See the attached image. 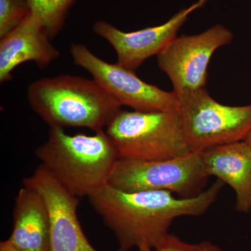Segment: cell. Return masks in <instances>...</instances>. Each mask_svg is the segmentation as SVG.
Returning <instances> with one entry per match:
<instances>
[{"mask_svg":"<svg viewBox=\"0 0 251 251\" xmlns=\"http://www.w3.org/2000/svg\"><path fill=\"white\" fill-rule=\"evenodd\" d=\"M224 184L217 179L197 196L179 198L170 191L126 192L106 184L88 199L115 234L120 250L128 251L143 244L155 249L169 234L175 219L205 214Z\"/></svg>","mask_w":251,"mask_h":251,"instance_id":"6da1fadb","label":"cell"},{"mask_svg":"<svg viewBox=\"0 0 251 251\" xmlns=\"http://www.w3.org/2000/svg\"><path fill=\"white\" fill-rule=\"evenodd\" d=\"M94 135H69L61 127H50L36 156L56 180L77 198L90 197L108 184L119 159L116 148L103 129Z\"/></svg>","mask_w":251,"mask_h":251,"instance_id":"7a4b0ae2","label":"cell"},{"mask_svg":"<svg viewBox=\"0 0 251 251\" xmlns=\"http://www.w3.org/2000/svg\"><path fill=\"white\" fill-rule=\"evenodd\" d=\"M31 109L50 127L103 129L122 105L94 79L72 75L43 77L27 88Z\"/></svg>","mask_w":251,"mask_h":251,"instance_id":"3957f363","label":"cell"},{"mask_svg":"<svg viewBox=\"0 0 251 251\" xmlns=\"http://www.w3.org/2000/svg\"><path fill=\"white\" fill-rule=\"evenodd\" d=\"M119 158L159 161L190 150L178 111L120 110L105 128Z\"/></svg>","mask_w":251,"mask_h":251,"instance_id":"277c9868","label":"cell"},{"mask_svg":"<svg viewBox=\"0 0 251 251\" xmlns=\"http://www.w3.org/2000/svg\"><path fill=\"white\" fill-rule=\"evenodd\" d=\"M178 99V112L193 152L244 141L251 132V105H223L211 97L205 87L185 92Z\"/></svg>","mask_w":251,"mask_h":251,"instance_id":"5b68a950","label":"cell"},{"mask_svg":"<svg viewBox=\"0 0 251 251\" xmlns=\"http://www.w3.org/2000/svg\"><path fill=\"white\" fill-rule=\"evenodd\" d=\"M208 177L201 153L192 151L159 161L119 158L108 184L126 192L167 191L190 198L202 192Z\"/></svg>","mask_w":251,"mask_h":251,"instance_id":"8992f818","label":"cell"},{"mask_svg":"<svg viewBox=\"0 0 251 251\" xmlns=\"http://www.w3.org/2000/svg\"><path fill=\"white\" fill-rule=\"evenodd\" d=\"M70 53L77 66L90 73L94 80L123 105L143 112H175L179 99L140 78L133 71L99 58L83 44H73Z\"/></svg>","mask_w":251,"mask_h":251,"instance_id":"52a82bcc","label":"cell"},{"mask_svg":"<svg viewBox=\"0 0 251 251\" xmlns=\"http://www.w3.org/2000/svg\"><path fill=\"white\" fill-rule=\"evenodd\" d=\"M233 34L228 28L216 25L201 34L176 37L157 55L158 65L171 80L177 97L204 88L207 69L213 54L230 44Z\"/></svg>","mask_w":251,"mask_h":251,"instance_id":"ba28073f","label":"cell"},{"mask_svg":"<svg viewBox=\"0 0 251 251\" xmlns=\"http://www.w3.org/2000/svg\"><path fill=\"white\" fill-rule=\"evenodd\" d=\"M208 1L198 0L161 25L125 32L106 21H98L94 23L93 30L113 47L117 55V64L135 72L146 59L161 53L176 37L189 15L202 8Z\"/></svg>","mask_w":251,"mask_h":251,"instance_id":"9c48e42d","label":"cell"},{"mask_svg":"<svg viewBox=\"0 0 251 251\" xmlns=\"http://www.w3.org/2000/svg\"><path fill=\"white\" fill-rule=\"evenodd\" d=\"M23 184L38 191L47 204L50 218V251H98L89 242L79 222V198L69 193L44 166L41 165L23 179Z\"/></svg>","mask_w":251,"mask_h":251,"instance_id":"30bf717a","label":"cell"},{"mask_svg":"<svg viewBox=\"0 0 251 251\" xmlns=\"http://www.w3.org/2000/svg\"><path fill=\"white\" fill-rule=\"evenodd\" d=\"M39 16L29 11L16 29L0 39V82L13 78V72L25 62H32L40 69L58 59L60 52L50 43Z\"/></svg>","mask_w":251,"mask_h":251,"instance_id":"8fae6325","label":"cell"},{"mask_svg":"<svg viewBox=\"0 0 251 251\" xmlns=\"http://www.w3.org/2000/svg\"><path fill=\"white\" fill-rule=\"evenodd\" d=\"M206 174L229 185L236 194L235 209L251 211V149L244 141L201 152Z\"/></svg>","mask_w":251,"mask_h":251,"instance_id":"7c38bea8","label":"cell"},{"mask_svg":"<svg viewBox=\"0 0 251 251\" xmlns=\"http://www.w3.org/2000/svg\"><path fill=\"white\" fill-rule=\"evenodd\" d=\"M12 232L6 242L27 251H50V218L44 197L23 186L15 198Z\"/></svg>","mask_w":251,"mask_h":251,"instance_id":"4fadbf2b","label":"cell"},{"mask_svg":"<svg viewBox=\"0 0 251 251\" xmlns=\"http://www.w3.org/2000/svg\"><path fill=\"white\" fill-rule=\"evenodd\" d=\"M75 0H27L31 11L40 18L50 39L60 32L68 12Z\"/></svg>","mask_w":251,"mask_h":251,"instance_id":"5bb4252c","label":"cell"},{"mask_svg":"<svg viewBox=\"0 0 251 251\" xmlns=\"http://www.w3.org/2000/svg\"><path fill=\"white\" fill-rule=\"evenodd\" d=\"M29 11L27 0H0V39L16 29Z\"/></svg>","mask_w":251,"mask_h":251,"instance_id":"9a60e30c","label":"cell"},{"mask_svg":"<svg viewBox=\"0 0 251 251\" xmlns=\"http://www.w3.org/2000/svg\"><path fill=\"white\" fill-rule=\"evenodd\" d=\"M196 244H190L175 234H168L158 246L156 251H196Z\"/></svg>","mask_w":251,"mask_h":251,"instance_id":"2e32d148","label":"cell"},{"mask_svg":"<svg viewBox=\"0 0 251 251\" xmlns=\"http://www.w3.org/2000/svg\"><path fill=\"white\" fill-rule=\"evenodd\" d=\"M196 251H224L221 247L209 241H204L196 244Z\"/></svg>","mask_w":251,"mask_h":251,"instance_id":"e0dca14e","label":"cell"},{"mask_svg":"<svg viewBox=\"0 0 251 251\" xmlns=\"http://www.w3.org/2000/svg\"><path fill=\"white\" fill-rule=\"evenodd\" d=\"M0 251H27L18 249V248L11 245L9 242L4 241L0 243Z\"/></svg>","mask_w":251,"mask_h":251,"instance_id":"ac0fdd59","label":"cell"},{"mask_svg":"<svg viewBox=\"0 0 251 251\" xmlns=\"http://www.w3.org/2000/svg\"><path fill=\"white\" fill-rule=\"evenodd\" d=\"M138 249L139 251H151V249H152L146 244H141L138 247Z\"/></svg>","mask_w":251,"mask_h":251,"instance_id":"d6986e66","label":"cell"},{"mask_svg":"<svg viewBox=\"0 0 251 251\" xmlns=\"http://www.w3.org/2000/svg\"><path fill=\"white\" fill-rule=\"evenodd\" d=\"M244 141L245 142V143H247L251 149V130L250 133H249V134L247 135V136L246 137Z\"/></svg>","mask_w":251,"mask_h":251,"instance_id":"ffe728a7","label":"cell"}]
</instances>
